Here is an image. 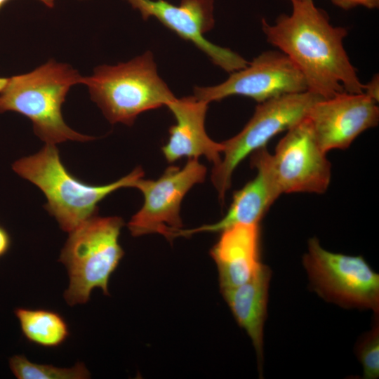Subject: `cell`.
I'll return each mask as SVG.
<instances>
[{"mask_svg": "<svg viewBox=\"0 0 379 379\" xmlns=\"http://www.w3.org/2000/svg\"><path fill=\"white\" fill-rule=\"evenodd\" d=\"M291 2V14L279 15L273 24L262 19L267 41L295 65L308 91L323 98L344 91L364 93V84L343 46L347 30L333 26L313 0Z\"/></svg>", "mask_w": 379, "mask_h": 379, "instance_id": "obj_1", "label": "cell"}, {"mask_svg": "<svg viewBox=\"0 0 379 379\" xmlns=\"http://www.w3.org/2000/svg\"><path fill=\"white\" fill-rule=\"evenodd\" d=\"M83 77L70 65L51 60L29 73L7 79L0 91V112L13 111L29 118L35 134L46 144L93 140L69 127L61 113L69 88L82 84Z\"/></svg>", "mask_w": 379, "mask_h": 379, "instance_id": "obj_2", "label": "cell"}, {"mask_svg": "<svg viewBox=\"0 0 379 379\" xmlns=\"http://www.w3.org/2000/svg\"><path fill=\"white\" fill-rule=\"evenodd\" d=\"M20 177L36 185L45 194L44 208L60 228L70 232L96 215L98 203L121 187H133L144 175L140 167L105 185H91L72 176L62 164L55 145L46 144L36 154L22 157L12 165Z\"/></svg>", "mask_w": 379, "mask_h": 379, "instance_id": "obj_3", "label": "cell"}, {"mask_svg": "<svg viewBox=\"0 0 379 379\" xmlns=\"http://www.w3.org/2000/svg\"><path fill=\"white\" fill-rule=\"evenodd\" d=\"M82 84L112 124L131 126L140 114L167 106L175 98L159 77L150 51L127 62L98 66Z\"/></svg>", "mask_w": 379, "mask_h": 379, "instance_id": "obj_4", "label": "cell"}, {"mask_svg": "<svg viewBox=\"0 0 379 379\" xmlns=\"http://www.w3.org/2000/svg\"><path fill=\"white\" fill-rule=\"evenodd\" d=\"M123 225L120 217L94 215L69 232L58 260L69 278L64 293L69 305L86 303L95 288L109 295V277L124 254L119 243Z\"/></svg>", "mask_w": 379, "mask_h": 379, "instance_id": "obj_5", "label": "cell"}, {"mask_svg": "<svg viewBox=\"0 0 379 379\" xmlns=\"http://www.w3.org/2000/svg\"><path fill=\"white\" fill-rule=\"evenodd\" d=\"M321 99L324 98L319 95L307 90L258 103L244 128L222 142L223 158L213 166L211 173V181L221 202H224L237 166L247 156L265 147L274 136L305 119L311 107Z\"/></svg>", "mask_w": 379, "mask_h": 379, "instance_id": "obj_6", "label": "cell"}, {"mask_svg": "<svg viewBox=\"0 0 379 379\" xmlns=\"http://www.w3.org/2000/svg\"><path fill=\"white\" fill-rule=\"evenodd\" d=\"M302 263L310 286L324 300L378 314L379 275L362 256L331 252L312 237Z\"/></svg>", "mask_w": 379, "mask_h": 379, "instance_id": "obj_7", "label": "cell"}, {"mask_svg": "<svg viewBox=\"0 0 379 379\" xmlns=\"http://www.w3.org/2000/svg\"><path fill=\"white\" fill-rule=\"evenodd\" d=\"M206 167L198 159H189L180 168L168 167L157 180L138 179L133 185L143 194L140 209L128 223L133 237L158 233L171 241L182 229L180 216V204L187 192L204 181Z\"/></svg>", "mask_w": 379, "mask_h": 379, "instance_id": "obj_8", "label": "cell"}, {"mask_svg": "<svg viewBox=\"0 0 379 379\" xmlns=\"http://www.w3.org/2000/svg\"><path fill=\"white\" fill-rule=\"evenodd\" d=\"M221 84L195 87L194 96L209 103L228 96L242 95L258 103L289 93L307 91L306 81L295 65L281 51H267Z\"/></svg>", "mask_w": 379, "mask_h": 379, "instance_id": "obj_9", "label": "cell"}, {"mask_svg": "<svg viewBox=\"0 0 379 379\" xmlns=\"http://www.w3.org/2000/svg\"><path fill=\"white\" fill-rule=\"evenodd\" d=\"M271 164L282 194H321L329 186L331 164L307 117L286 131L271 154Z\"/></svg>", "mask_w": 379, "mask_h": 379, "instance_id": "obj_10", "label": "cell"}, {"mask_svg": "<svg viewBox=\"0 0 379 379\" xmlns=\"http://www.w3.org/2000/svg\"><path fill=\"white\" fill-rule=\"evenodd\" d=\"M144 20L154 17L183 39L190 41L227 72L245 67L249 62L230 48L204 37L214 26V0H181L180 6L165 0H126Z\"/></svg>", "mask_w": 379, "mask_h": 379, "instance_id": "obj_11", "label": "cell"}, {"mask_svg": "<svg viewBox=\"0 0 379 379\" xmlns=\"http://www.w3.org/2000/svg\"><path fill=\"white\" fill-rule=\"evenodd\" d=\"M316 140L325 152L346 149L379 121L377 102L364 93L342 92L317 102L307 116Z\"/></svg>", "mask_w": 379, "mask_h": 379, "instance_id": "obj_12", "label": "cell"}, {"mask_svg": "<svg viewBox=\"0 0 379 379\" xmlns=\"http://www.w3.org/2000/svg\"><path fill=\"white\" fill-rule=\"evenodd\" d=\"M251 164L257 171L255 177L235 192L227 213L219 221L178 232V237H189L198 232H218L236 225H259L270 206L282 194L275 178L271 154L266 147L251 154Z\"/></svg>", "mask_w": 379, "mask_h": 379, "instance_id": "obj_13", "label": "cell"}, {"mask_svg": "<svg viewBox=\"0 0 379 379\" xmlns=\"http://www.w3.org/2000/svg\"><path fill=\"white\" fill-rule=\"evenodd\" d=\"M208 105L194 95L175 98L167 105L176 121L169 128L168 142L162 147L169 163L182 157L198 159L201 156L214 166L220 162L223 145L213 141L205 130Z\"/></svg>", "mask_w": 379, "mask_h": 379, "instance_id": "obj_14", "label": "cell"}, {"mask_svg": "<svg viewBox=\"0 0 379 379\" xmlns=\"http://www.w3.org/2000/svg\"><path fill=\"white\" fill-rule=\"evenodd\" d=\"M221 232L210 254L215 261L220 290L251 279L261 265L259 225H236Z\"/></svg>", "mask_w": 379, "mask_h": 379, "instance_id": "obj_15", "label": "cell"}, {"mask_svg": "<svg viewBox=\"0 0 379 379\" xmlns=\"http://www.w3.org/2000/svg\"><path fill=\"white\" fill-rule=\"evenodd\" d=\"M271 270L262 264L248 281L220 290L236 321L251 340L256 352L260 375L263 362L264 325L267 317Z\"/></svg>", "mask_w": 379, "mask_h": 379, "instance_id": "obj_16", "label": "cell"}, {"mask_svg": "<svg viewBox=\"0 0 379 379\" xmlns=\"http://www.w3.org/2000/svg\"><path fill=\"white\" fill-rule=\"evenodd\" d=\"M14 313L22 335L31 343L55 348L63 344L69 335L67 323L55 311L18 307Z\"/></svg>", "mask_w": 379, "mask_h": 379, "instance_id": "obj_17", "label": "cell"}, {"mask_svg": "<svg viewBox=\"0 0 379 379\" xmlns=\"http://www.w3.org/2000/svg\"><path fill=\"white\" fill-rule=\"evenodd\" d=\"M9 368L18 379H86L91 374L81 362L72 368L39 364L29 361L22 354L13 355L8 360Z\"/></svg>", "mask_w": 379, "mask_h": 379, "instance_id": "obj_18", "label": "cell"}, {"mask_svg": "<svg viewBox=\"0 0 379 379\" xmlns=\"http://www.w3.org/2000/svg\"><path fill=\"white\" fill-rule=\"evenodd\" d=\"M356 354L363 366V378L375 379L379 376V324L375 314L371 331L364 333L355 347Z\"/></svg>", "mask_w": 379, "mask_h": 379, "instance_id": "obj_19", "label": "cell"}, {"mask_svg": "<svg viewBox=\"0 0 379 379\" xmlns=\"http://www.w3.org/2000/svg\"><path fill=\"white\" fill-rule=\"evenodd\" d=\"M336 6L343 10H350L357 6H363L368 9L379 8V0H331Z\"/></svg>", "mask_w": 379, "mask_h": 379, "instance_id": "obj_20", "label": "cell"}, {"mask_svg": "<svg viewBox=\"0 0 379 379\" xmlns=\"http://www.w3.org/2000/svg\"><path fill=\"white\" fill-rule=\"evenodd\" d=\"M364 93L375 101L379 100V76L374 75L372 79L364 86Z\"/></svg>", "mask_w": 379, "mask_h": 379, "instance_id": "obj_21", "label": "cell"}, {"mask_svg": "<svg viewBox=\"0 0 379 379\" xmlns=\"http://www.w3.org/2000/svg\"><path fill=\"white\" fill-rule=\"evenodd\" d=\"M11 246V237L5 228L0 225V258L4 256Z\"/></svg>", "mask_w": 379, "mask_h": 379, "instance_id": "obj_22", "label": "cell"}, {"mask_svg": "<svg viewBox=\"0 0 379 379\" xmlns=\"http://www.w3.org/2000/svg\"><path fill=\"white\" fill-rule=\"evenodd\" d=\"M9 0H0V9ZM47 7L53 8L55 4V0H39Z\"/></svg>", "mask_w": 379, "mask_h": 379, "instance_id": "obj_23", "label": "cell"}, {"mask_svg": "<svg viewBox=\"0 0 379 379\" xmlns=\"http://www.w3.org/2000/svg\"><path fill=\"white\" fill-rule=\"evenodd\" d=\"M7 81V79L6 78H1L0 77V91L3 89Z\"/></svg>", "mask_w": 379, "mask_h": 379, "instance_id": "obj_24", "label": "cell"}, {"mask_svg": "<svg viewBox=\"0 0 379 379\" xmlns=\"http://www.w3.org/2000/svg\"><path fill=\"white\" fill-rule=\"evenodd\" d=\"M291 1H307V0H290Z\"/></svg>", "mask_w": 379, "mask_h": 379, "instance_id": "obj_25", "label": "cell"}]
</instances>
